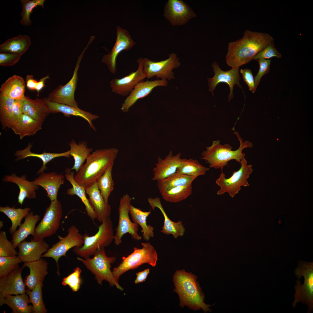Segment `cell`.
Masks as SVG:
<instances>
[{"label":"cell","instance_id":"obj_58","mask_svg":"<svg viewBox=\"0 0 313 313\" xmlns=\"http://www.w3.org/2000/svg\"><path fill=\"white\" fill-rule=\"evenodd\" d=\"M0 229L3 226V222L2 221H0Z\"/></svg>","mask_w":313,"mask_h":313},{"label":"cell","instance_id":"obj_11","mask_svg":"<svg viewBox=\"0 0 313 313\" xmlns=\"http://www.w3.org/2000/svg\"><path fill=\"white\" fill-rule=\"evenodd\" d=\"M132 198L129 194H126L121 198L118 208L119 220L117 227L115 228L114 236V243L117 245L122 243L121 238L125 234L128 233L134 240H141L142 236L137 233L139 225L132 222L129 216V207Z\"/></svg>","mask_w":313,"mask_h":313},{"label":"cell","instance_id":"obj_25","mask_svg":"<svg viewBox=\"0 0 313 313\" xmlns=\"http://www.w3.org/2000/svg\"><path fill=\"white\" fill-rule=\"evenodd\" d=\"M48 263L45 259L41 258L36 261L25 262L22 266L28 267L30 274L26 277L24 283L27 288L32 290L39 282H43L48 274Z\"/></svg>","mask_w":313,"mask_h":313},{"label":"cell","instance_id":"obj_22","mask_svg":"<svg viewBox=\"0 0 313 313\" xmlns=\"http://www.w3.org/2000/svg\"><path fill=\"white\" fill-rule=\"evenodd\" d=\"M22 267L16 269L0 279V295H17L26 293L21 272Z\"/></svg>","mask_w":313,"mask_h":313},{"label":"cell","instance_id":"obj_3","mask_svg":"<svg viewBox=\"0 0 313 313\" xmlns=\"http://www.w3.org/2000/svg\"><path fill=\"white\" fill-rule=\"evenodd\" d=\"M196 279L195 275L184 270H178L174 274V291L179 295V305L181 307L185 306L194 310L202 309L205 312L210 311V305L204 303V296Z\"/></svg>","mask_w":313,"mask_h":313},{"label":"cell","instance_id":"obj_39","mask_svg":"<svg viewBox=\"0 0 313 313\" xmlns=\"http://www.w3.org/2000/svg\"><path fill=\"white\" fill-rule=\"evenodd\" d=\"M196 178L176 172L168 177L158 181L157 186L160 192L179 186L192 184Z\"/></svg>","mask_w":313,"mask_h":313},{"label":"cell","instance_id":"obj_33","mask_svg":"<svg viewBox=\"0 0 313 313\" xmlns=\"http://www.w3.org/2000/svg\"><path fill=\"white\" fill-rule=\"evenodd\" d=\"M42 123L22 114L11 129L22 139L25 137L34 135L41 129Z\"/></svg>","mask_w":313,"mask_h":313},{"label":"cell","instance_id":"obj_36","mask_svg":"<svg viewBox=\"0 0 313 313\" xmlns=\"http://www.w3.org/2000/svg\"><path fill=\"white\" fill-rule=\"evenodd\" d=\"M31 44V39L26 35L19 34L8 39L0 45L1 53L22 55Z\"/></svg>","mask_w":313,"mask_h":313},{"label":"cell","instance_id":"obj_44","mask_svg":"<svg viewBox=\"0 0 313 313\" xmlns=\"http://www.w3.org/2000/svg\"><path fill=\"white\" fill-rule=\"evenodd\" d=\"M43 286V282H40L32 290L28 288L26 290V293L28 295L30 303L32 305L33 313L47 312L43 299L42 290Z\"/></svg>","mask_w":313,"mask_h":313},{"label":"cell","instance_id":"obj_32","mask_svg":"<svg viewBox=\"0 0 313 313\" xmlns=\"http://www.w3.org/2000/svg\"><path fill=\"white\" fill-rule=\"evenodd\" d=\"M32 147V144L30 143L24 149L17 150L14 154V155L17 157L16 161H18L29 157H35L41 159L43 162V164L41 168L38 171L37 174L44 172V171L47 169L46 166L47 164L53 159L60 157H65L67 158L70 157L69 150L61 153L44 152L41 154H37L31 152L30 150Z\"/></svg>","mask_w":313,"mask_h":313},{"label":"cell","instance_id":"obj_26","mask_svg":"<svg viewBox=\"0 0 313 313\" xmlns=\"http://www.w3.org/2000/svg\"><path fill=\"white\" fill-rule=\"evenodd\" d=\"M26 174L21 177L17 176L14 173L6 175L3 179V182H11L16 184L19 187L20 192L18 198V203L22 205L26 198L34 199L36 198L35 191L39 188V186L33 181L26 180Z\"/></svg>","mask_w":313,"mask_h":313},{"label":"cell","instance_id":"obj_12","mask_svg":"<svg viewBox=\"0 0 313 313\" xmlns=\"http://www.w3.org/2000/svg\"><path fill=\"white\" fill-rule=\"evenodd\" d=\"M68 233L64 237L58 236L60 240L52 245L41 258L50 257L56 261L57 268V274L60 275L58 261L61 256H66L67 252L71 248L77 247H82L84 243L83 236L79 232L78 228L74 225L71 226L68 229Z\"/></svg>","mask_w":313,"mask_h":313},{"label":"cell","instance_id":"obj_56","mask_svg":"<svg viewBox=\"0 0 313 313\" xmlns=\"http://www.w3.org/2000/svg\"><path fill=\"white\" fill-rule=\"evenodd\" d=\"M26 85L28 88L31 90H36L38 82L34 79L32 75H28L26 78Z\"/></svg>","mask_w":313,"mask_h":313},{"label":"cell","instance_id":"obj_54","mask_svg":"<svg viewBox=\"0 0 313 313\" xmlns=\"http://www.w3.org/2000/svg\"><path fill=\"white\" fill-rule=\"evenodd\" d=\"M24 98L23 99L14 100L12 108L14 124L19 119L23 114V103Z\"/></svg>","mask_w":313,"mask_h":313},{"label":"cell","instance_id":"obj_55","mask_svg":"<svg viewBox=\"0 0 313 313\" xmlns=\"http://www.w3.org/2000/svg\"><path fill=\"white\" fill-rule=\"evenodd\" d=\"M149 272L150 269L148 268L136 273L137 277L134 281V283L137 284L145 281L146 279Z\"/></svg>","mask_w":313,"mask_h":313},{"label":"cell","instance_id":"obj_10","mask_svg":"<svg viewBox=\"0 0 313 313\" xmlns=\"http://www.w3.org/2000/svg\"><path fill=\"white\" fill-rule=\"evenodd\" d=\"M62 214L60 202L57 199L51 201L46 208L43 218L36 227L32 239L41 241L55 234L59 228Z\"/></svg>","mask_w":313,"mask_h":313},{"label":"cell","instance_id":"obj_30","mask_svg":"<svg viewBox=\"0 0 313 313\" xmlns=\"http://www.w3.org/2000/svg\"><path fill=\"white\" fill-rule=\"evenodd\" d=\"M30 303L29 297L26 293L15 296L0 295V305H7L11 308L13 313L33 312V307L28 305Z\"/></svg>","mask_w":313,"mask_h":313},{"label":"cell","instance_id":"obj_16","mask_svg":"<svg viewBox=\"0 0 313 313\" xmlns=\"http://www.w3.org/2000/svg\"><path fill=\"white\" fill-rule=\"evenodd\" d=\"M117 37L111 51L104 55L102 62L107 66L109 71L114 74L116 71V59L119 54L123 50H128L136 43L128 32L120 26L117 27Z\"/></svg>","mask_w":313,"mask_h":313},{"label":"cell","instance_id":"obj_8","mask_svg":"<svg viewBox=\"0 0 313 313\" xmlns=\"http://www.w3.org/2000/svg\"><path fill=\"white\" fill-rule=\"evenodd\" d=\"M142 248L135 247L133 252L126 257H122L121 263L113 269L114 277L118 282L121 276L130 270L137 268L143 264L148 263L152 267L156 265L158 255L153 246L149 242L142 243Z\"/></svg>","mask_w":313,"mask_h":313},{"label":"cell","instance_id":"obj_27","mask_svg":"<svg viewBox=\"0 0 313 313\" xmlns=\"http://www.w3.org/2000/svg\"><path fill=\"white\" fill-rule=\"evenodd\" d=\"M50 112H61L66 117L70 115L81 117L85 119L88 123L90 127L94 130L96 128L92 121L99 118V117L90 112L82 110L78 107H74L69 105L50 101L45 99Z\"/></svg>","mask_w":313,"mask_h":313},{"label":"cell","instance_id":"obj_47","mask_svg":"<svg viewBox=\"0 0 313 313\" xmlns=\"http://www.w3.org/2000/svg\"><path fill=\"white\" fill-rule=\"evenodd\" d=\"M17 256H0V279L13 270L19 268V264L22 262Z\"/></svg>","mask_w":313,"mask_h":313},{"label":"cell","instance_id":"obj_52","mask_svg":"<svg viewBox=\"0 0 313 313\" xmlns=\"http://www.w3.org/2000/svg\"><path fill=\"white\" fill-rule=\"evenodd\" d=\"M22 55L5 53L0 54V65L3 66L13 65L19 60Z\"/></svg>","mask_w":313,"mask_h":313},{"label":"cell","instance_id":"obj_7","mask_svg":"<svg viewBox=\"0 0 313 313\" xmlns=\"http://www.w3.org/2000/svg\"><path fill=\"white\" fill-rule=\"evenodd\" d=\"M92 258L84 259L77 257V259L81 261L92 273L98 284L101 285L102 281L105 280L110 286H115L122 291L123 288L117 282L113 275L111 270V264L116 261L115 257H108L106 254L104 248L98 249Z\"/></svg>","mask_w":313,"mask_h":313},{"label":"cell","instance_id":"obj_15","mask_svg":"<svg viewBox=\"0 0 313 313\" xmlns=\"http://www.w3.org/2000/svg\"><path fill=\"white\" fill-rule=\"evenodd\" d=\"M163 15L173 26L184 25L196 17L191 7L182 0H168L164 6Z\"/></svg>","mask_w":313,"mask_h":313},{"label":"cell","instance_id":"obj_53","mask_svg":"<svg viewBox=\"0 0 313 313\" xmlns=\"http://www.w3.org/2000/svg\"><path fill=\"white\" fill-rule=\"evenodd\" d=\"M240 72L242 75L244 81L249 88V90L254 93L256 90L255 88L254 80L251 70L248 68L241 69Z\"/></svg>","mask_w":313,"mask_h":313},{"label":"cell","instance_id":"obj_2","mask_svg":"<svg viewBox=\"0 0 313 313\" xmlns=\"http://www.w3.org/2000/svg\"><path fill=\"white\" fill-rule=\"evenodd\" d=\"M117 149L112 148L97 149L88 156L74 176L75 181L85 189L97 181L107 169L114 164L118 153Z\"/></svg>","mask_w":313,"mask_h":313},{"label":"cell","instance_id":"obj_57","mask_svg":"<svg viewBox=\"0 0 313 313\" xmlns=\"http://www.w3.org/2000/svg\"><path fill=\"white\" fill-rule=\"evenodd\" d=\"M49 78V76L47 75L46 77L41 79L38 82L36 89V90H37L38 92V94H39V91L45 86L44 82L45 81Z\"/></svg>","mask_w":313,"mask_h":313},{"label":"cell","instance_id":"obj_43","mask_svg":"<svg viewBox=\"0 0 313 313\" xmlns=\"http://www.w3.org/2000/svg\"><path fill=\"white\" fill-rule=\"evenodd\" d=\"M209 168L201 164L196 159H183L182 165L177 169L176 172L196 178L204 175Z\"/></svg>","mask_w":313,"mask_h":313},{"label":"cell","instance_id":"obj_5","mask_svg":"<svg viewBox=\"0 0 313 313\" xmlns=\"http://www.w3.org/2000/svg\"><path fill=\"white\" fill-rule=\"evenodd\" d=\"M97 233L92 236L87 233L83 235L84 243L79 248H74L73 251L77 255L85 259L94 255L99 249L109 245L114 239L113 224L110 216H107L102 221Z\"/></svg>","mask_w":313,"mask_h":313},{"label":"cell","instance_id":"obj_13","mask_svg":"<svg viewBox=\"0 0 313 313\" xmlns=\"http://www.w3.org/2000/svg\"><path fill=\"white\" fill-rule=\"evenodd\" d=\"M180 64L179 58L174 53L170 54L168 59L159 61H152L146 58H143V71L148 79L155 76L164 80L174 79L172 70L179 67Z\"/></svg>","mask_w":313,"mask_h":313},{"label":"cell","instance_id":"obj_24","mask_svg":"<svg viewBox=\"0 0 313 313\" xmlns=\"http://www.w3.org/2000/svg\"><path fill=\"white\" fill-rule=\"evenodd\" d=\"M65 176L55 172H43L32 181L46 191L47 196L51 201L57 199L58 192L60 186L65 182Z\"/></svg>","mask_w":313,"mask_h":313},{"label":"cell","instance_id":"obj_6","mask_svg":"<svg viewBox=\"0 0 313 313\" xmlns=\"http://www.w3.org/2000/svg\"><path fill=\"white\" fill-rule=\"evenodd\" d=\"M294 274L299 278L294 286V301L292 304L295 307L299 302L306 304L307 313L313 308V263L303 261H298V266L294 270Z\"/></svg>","mask_w":313,"mask_h":313},{"label":"cell","instance_id":"obj_51","mask_svg":"<svg viewBox=\"0 0 313 313\" xmlns=\"http://www.w3.org/2000/svg\"><path fill=\"white\" fill-rule=\"evenodd\" d=\"M257 61L259 64V68L257 74L254 78L256 90L262 77L269 72L271 63V60L269 59H259Z\"/></svg>","mask_w":313,"mask_h":313},{"label":"cell","instance_id":"obj_18","mask_svg":"<svg viewBox=\"0 0 313 313\" xmlns=\"http://www.w3.org/2000/svg\"><path fill=\"white\" fill-rule=\"evenodd\" d=\"M138 64L137 70L120 79L114 78L110 84L112 91L124 97L128 96L136 86L146 78L143 69V58L140 57L137 61Z\"/></svg>","mask_w":313,"mask_h":313},{"label":"cell","instance_id":"obj_50","mask_svg":"<svg viewBox=\"0 0 313 313\" xmlns=\"http://www.w3.org/2000/svg\"><path fill=\"white\" fill-rule=\"evenodd\" d=\"M282 55L276 49L274 42L267 45L262 50L259 52L252 60H257L259 59H268L274 57L281 58Z\"/></svg>","mask_w":313,"mask_h":313},{"label":"cell","instance_id":"obj_49","mask_svg":"<svg viewBox=\"0 0 313 313\" xmlns=\"http://www.w3.org/2000/svg\"><path fill=\"white\" fill-rule=\"evenodd\" d=\"M81 270L77 267L74 270V272L67 276L64 278L62 285L65 286L68 285L74 292L78 291L79 289L81 283L80 277Z\"/></svg>","mask_w":313,"mask_h":313},{"label":"cell","instance_id":"obj_20","mask_svg":"<svg viewBox=\"0 0 313 313\" xmlns=\"http://www.w3.org/2000/svg\"><path fill=\"white\" fill-rule=\"evenodd\" d=\"M181 154L179 153L173 155L172 151H170L164 159L158 157L156 166L153 169L154 175L152 180L158 181L176 173L178 168L183 163Z\"/></svg>","mask_w":313,"mask_h":313},{"label":"cell","instance_id":"obj_19","mask_svg":"<svg viewBox=\"0 0 313 313\" xmlns=\"http://www.w3.org/2000/svg\"><path fill=\"white\" fill-rule=\"evenodd\" d=\"M167 80L157 79L152 81H141L139 82L131 92L122 103V111L126 113L130 108L139 99L148 95L157 86H166Z\"/></svg>","mask_w":313,"mask_h":313},{"label":"cell","instance_id":"obj_1","mask_svg":"<svg viewBox=\"0 0 313 313\" xmlns=\"http://www.w3.org/2000/svg\"><path fill=\"white\" fill-rule=\"evenodd\" d=\"M273 42L274 39L268 34L246 30L241 38L228 43L226 63L232 68H239Z\"/></svg>","mask_w":313,"mask_h":313},{"label":"cell","instance_id":"obj_23","mask_svg":"<svg viewBox=\"0 0 313 313\" xmlns=\"http://www.w3.org/2000/svg\"><path fill=\"white\" fill-rule=\"evenodd\" d=\"M85 189L89 197V203L95 214L96 219L101 222L105 218L110 216L111 206L105 202L98 188L97 181Z\"/></svg>","mask_w":313,"mask_h":313},{"label":"cell","instance_id":"obj_40","mask_svg":"<svg viewBox=\"0 0 313 313\" xmlns=\"http://www.w3.org/2000/svg\"><path fill=\"white\" fill-rule=\"evenodd\" d=\"M14 100L0 93V121L3 129L11 128L14 124L12 110Z\"/></svg>","mask_w":313,"mask_h":313},{"label":"cell","instance_id":"obj_48","mask_svg":"<svg viewBox=\"0 0 313 313\" xmlns=\"http://www.w3.org/2000/svg\"><path fill=\"white\" fill-rule=\"evenodd\" d=\"M12 242L7 239L6 233L4 231L0 232V256H16L18 252Z\"/></svg>","mask_w":313,"mask_h":313},{"label":"cell","instance_id":"obj_29","mask_svg":"<svg viewBox=\"0 0 313 313\" xmlns=\"http://www.w3.org/2000/svg\"><path fill=\"white\" fill-rule=\"evenodd\" d=\"M148 201L153 210L155 207L158 208L163 216L164 224L161 232L167 235L172 234L175 239L183 236L185 230L182 221H179L177 222H174L168 217L162 205L159 197L148 198Z\"/></svg>","mask_w":313,"mask_h":313},{"label":"cell","instance_id":"obj_41","mask_svg":"<svg viewBox=\"0 0 313 313\" xmlns=\"http://www.w3.org/2000/svg\"><path fill=\"white\" fill-rule=\"evenodd\" d=\"M30 210V208L27 207L16 208L14 207H10L8 205L0 207V211L6 215L12 222V225L9 229L10 233L12 235L16 230L18 226L21 224L22 220L28 214Z\"/></svg>","mask_w":313,"mask_h":313},{"label":"cell","instance_id":"obj_31","mask_svg":"<svg viewBox=\"0 0 313 313\" xmlns=\"http://www.w3.org/2000/svg\"><path fill=\"white\" fill-rule=\"evenodd\" d=\"M24 218V222L21 224L19 229L14 232L11 237V242L15 248L29 235L31 234L33 236L36 224L40 220V216L37 214H34L33 212L31 211Z\"/></svg>","mask_w":313,"mask_h":313},{"label":"cell","instance_id":"obj_42","mask_svg":"<svg viewBox=\"0 0 313 313\" xmlns=\"http://www.w3.org/2000/svg\"><path fill=\"white\" fill-rule=\"evenodd\" d=\"M192 184L179 186L160 192L164 200L171 203L180 202L187 198L192 194Z\"/></svg>","mask_w":313,"mask_h":313},{"label":"cell","instance_id":"obj_37","mask_svg":"<svg viewBox=\"0 0 313 313\" xmlns=\"http://www.w3.org/2000/svg\"><path fill=\"white\" fill-rule=\"evenodd\" d=\"M129 213L133 222L139 225L142 228L141 232L143 233V239L148 241L150 237H153L154 228L151 225H147L146 222L147 218L150 214L151 211H143L130 204Z\"/></svg>","mask_w":313,"mask_h":313},{"label":"cell","instance_id":"obj_38","mask_svg":"<svg viewBox=\"0 0 313 313\" xmlns=\"http://www.w3.org/2000/svg\"><path fill=\"white\" fill-rule=\"evenodd\" d=\"M69 144L70 146V154L74 160V165L71 169L75 170L77 173L93 149L87 147V143L84 141L77 144L74 140H72Z\"/></svg>","mask_w":313,"mask_h":313},{"label":"cell","instance_id":"obj_34","mask_svg":"<svg viewBox=\"0 0 313 313\" xmlns=\"http://www.w3.org/2000/svg\"><path fill=\"white\" fill-rule=\"evenodd\" d=\"M71 170V169L67 168L65 171V178L72 186V188L67 190V194L71 196L76 195L79 197L85 206V209L88 215L92 221H94L96 219V214L86 196L85 189L75 181L74 172Z\"/></svg>","mask_w":313,"mask_h":313},{"label":"cell","instance_id":"obj_21","mask_svg":"<svg viewBox=\"0 0 313 313\" xmlns=\"http://www.w3.org/2000/svg\"><path fill=\"white\" fill-rule=\"evenodd\" d=\"M17 247L19 248L17 256L23 262H29L39 260L42 254L46 252L49 248V245L44 240L31 241H25L20 242Z\"/></svg>","mask_w":313,"mask_h":313},{"label":"cell","instance_id":"obj_4","mask_svg":"<svg viewBox=\"0 0 313 313\" xmlns=\"http://www.w3.org/2000/svg\"><path fill=\"white\" fill-rule=\"evenodd\" d=\"M234 133L236 135L240 142V146L236 150H232V147L228 144H221L220 141L217 140L213 141L212 145L207 147L205 150L202 152L201 159L208 163L210 168H221L223 171L224 167L228 165V162L231 160H235L240 163L245 155L242 152L243 149L252 147V145L249 141H243L238 132L234 131Z\"/></svg>","mask_w":313,"mask_h":313},{"label":"cell","instance_id":"obj_35","mask_svg":"<svg viewBox=\"0 0 313 313\" xmlns=\"http://www.w3.org/2000/svg\"><path fill=\"white\" fill-rule=\"evenodd\" d=\"M25 83L23 79L14 75L7 79L1 85V93L14 100L23 99L25 96Z\"/></svg>","mask_w":313,"mask_h":313},{"label":"cell","instance_id":"obj_59","mask_svg":"<svg viewBox=\"0 0 313 313\" xmlns=\"http://www.w3.org/2000/svg\"><path fill=\"white\" fill-rule=\"evenodd\" d=\"M280 221V222H281V221Z\"/></svg>","mask_w":313,"mask_h":313},{"label":"cell","instance_id":"obj_9","mask_svg":"<svg viewBox=\"0 0 313 313\" xmlns=\"http://www.w3.org/2000/svg\"><path fill=\"white\" fill-rule=\"evenodd\" d=\"M240 163L241 165L240 168L237 171L233 172L229 178H226L225 174L221 171L219 178L215 182L220 187L217 192L218 195H222L228 192L233 198L240 190L241 187L249 186L248 179L253 172L252 165L248 164L245 157L241 159Z\"/></svg>","mask_w":313,"mask_h":313},{"label":"cell","instance_id":"obj_46","mask_svg":"<svg viewBox=\"0 0 313 313\" xmlns=\"http://www.w3.org/2000/svg\"><path fill=\"white\" fill-rule=\"evenodd\" d=\"M45 0H21L22 12L21 19L20 20L21 24L25 26H29L32 23L30 19V15L33 9L38 6L44 8Z\"/></svg>","mask_w":313,"mask_h":313},{"label":"cell","instance_id":"obj_45","mask_svg":"<svg viewBox=\"0 0 313 313\" xmlns=\"http://www.w3.org/2000/svg\"><path fill=\"white\" fill-rule=\"evenodd\" d=\"M113 164L111 165L97 181L98 188L105 202L108 203V199L113 190L114 182L112 177Z\"/></svg>","mask_w":313,"mask_h":313},{"label":"cell","instance_id":"obj_17","mask_svg":"<svg viewBox=\"0 0 313 313\" xmlns=\"http://www.w3.org/2000/svg\"><path fill=\"white\" fill-rule=\"evenodd\" d=\"M212 66L214 74L212 78H207L209 87V90L212 92L213 95L214 90L218 84L220 83H227L230 90L228 101H230L234 97V86L236 85L238 87L242 88L239 82L241 78L239 73V68H232L229 70L224 71L221 69L216 61L212 63Z\"/></svg>","mask_w":313,"mask_h":313},{"label":"cell","instance_id":"obj_14","mask_svg":"<svg viewBox=\"0 0 313 313\" xmlns=\"http://www.w3.org/2000/svg\"><path fill=\"white\" fill-rule=\"evenodd\" d=\"M89 44L88 43L79 56L76 63L72 77L64 85H60L53 90L46 99L50 101L78 107L74 97L78 78V72L83 54Z\"/></svg>","mask_w":313,"mask_h":313},{"label":"cell","instance_id":"obj_28","mask_svg":"<svg viewBox=\"0 0 313 313\" xmlns=\"http://www.w3.org/2000/svg\"><path fill=\"white\" fill-rule=\"evenodd\" d=\"M50 113L45 99H33L26 97L24 99L23 114L43 123Z\"/></svg>","mask_w":313,"mask_h":313}]
</instances>
